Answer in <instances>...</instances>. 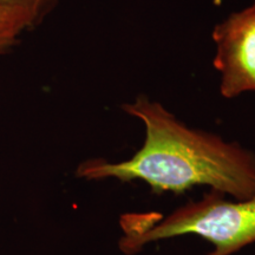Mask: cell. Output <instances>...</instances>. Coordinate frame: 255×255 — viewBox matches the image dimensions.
I'll return each mask as SVG.
<instances>
[{"label": "cell", "instance_id": "cell-4", "mask_svg": "<svg viewBox=\"0 0 255 255\" xmlns=\"http://www.w3.org/2000/svg\"><path fill=\"white\" fill-rule=\"evenodd\" d=\"M37 26L33 19L20 9L0 8V37L17 38L21 32Z\"/></svg>", "mask_w": 255, "mask_h": 255}, {"label": "cell", "instance_id": "cell-2", "mask_svg": "<svg viewBox=\"0 0 255 255\" xmlns=\"http://www.w3.org/2000/svg\"><path fill=\"white\" fill-rule=\"evenodd\" d=\"M226 196L210 190L164 216L155 212L122 215L120 250L133 255L152 242L193 235L212 244L207 255L237 253L255 242V195L244 200Z\"/></svg>", "mask_w": 255, "mask_h": 255}, {"label": "cell", "instance_id": "cell-1", "mask_svg": "<svg viewBox=\"0 0 255 255\" xmlns=\"http://www.w3.org/2000/svg\"><path fill=\"white\" fill-rule=\"evenodd\" d=\"M122 109L144 126L142 146L121 162L87 159L78 165L77 177L142 181L155 194H182L195 186H207L237 200L255 195V152L238 142L189 128L144 95L124 103Z\"/></svg>", "mask_w": 255, "mask_h": 255}, {"label": "cell", "instance_id": "cell-3", "mask_svg": "<svg viewBox=\"0 0 255 255\" xmlns=\"http://www.w3.org/2000/svg\"><path fill=\"white\" fill-rule=\"evenodd\" d=\"M213 40L223 97L255 92V1L216 25Z\"/></svg>", "mask_w": 255, "mask_h": 255}, {"label": "cell", "instance_id": "cell-5", "mask_svg": "<svg viewBox=\"0 0 255 255\" xmlns=\"http://www.w3.org/2000/svg\"><path fill=\"white\" fill-rule=\"evenodd\" d=\"M59 0H0V8L20 9L26 12L38 25L56 7Z\"/></svg>", "mask_w": 255, "mask_h": 255}, {"label": "cell", "instance_id": "cell-6", "mask_svg": "<svg viewBox=\"0 0 255 255\" xmlns=\"http://www.w3.org/2000/svg\"><path fill=\"white\" fill-rule=\"evenodd\" d=\"M18 43L17 38L0 37V55H4L7 51Z\"/></svg>", "mask_w": 255, "mask_h": 255}]
</instances>
